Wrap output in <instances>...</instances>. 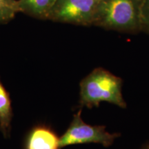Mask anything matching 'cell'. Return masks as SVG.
<instances>
[{"mask_svg":"<svg viewBox=\"0 0 149 149\" xmlns=\"http://www.w3.org/2000/svg\"><path fill=\"white\" fill-rule=\"evenodd\" d=\"M144 1V0H99L93 26L132 34L141 32Z\"/></svg>","mask_w":149,"mask_h":149,"instance_id":"6da1fadb","label":"cell"},{"mask_svg":"<svg viewBox=\"0 0 149 149\" xmlns=\"http://www.w3.org/2000/svg\"><path fill=\"white\" fill-rule=\"evenodd\" d=\"M79 106L91 109L103 102L125 109L122 95V79L102 68L94 69L79 84Z\"/></svg>","mask_w":149,"mask_h":149,"instance_id":"7a4b0ae2","label":"cell"},{"mask_svg":"<svg viewBox=\"0 0 149 149\" xmlns=\"http://www.w3.org/2000/svg\"><path fill=\"white\" fill-rule=\"evenodd\" d=\"M81 110L74 115L71 123L66 131L59 137L60 148L70 145L95 143L104 147L111 146L120 133H110L104 126H91L81 119Z\"/></svg>","mask_w":149,"mask_h":149,"instance_id":"3957f363","label":"cell"},{"mask_svg":"<svg viewBox=\"0 0 149 149\" xmlns=\"http://www.w3.org/2000/svg\"><path fill=\"white\" fill-rule=\"evenodd\" d=\"M99 0H56L48 20L91 26Z\"/></svg>","mask_w":149,"mask_h":149,"instance_id":"277c9868","label":"cell"},{"mask_svg":"<svg viewBox=\"0 0 149 149\" xmlns=\"http://www.w3.org/2000/svg\"><path fill=\"white\" fill-rule=\"evenodd\" d=\"M24 149H61L59 138L51 128L37 125L28 133Z\"/></svg>","mask_w":149,"mask_h":149,"instance_id":"5b68a950","label":"cell"},{"mask_svg":"<svg viewBox=\"0 0 149 149\" xmlns=\"http://www.w3.org/2000/svg\"><path fill=\"white\" fill-rule=\"evenodd\" d=\"M56 0H17L20 13L40 19L48 20V16Z\"/></svg>","mask_w":149,"mask_h":149,"instance_id":"8992f818","label":"cell"},{"mask_svg":"<svg viewBox=\"0 0 149 149\" xmlns=\"http://www.w3.org/2000/svg\"><path fill=\"white\" fill-rule=\"evenodd\" d=\"M13 110L10 95L0 80V130L4 136L10 135Z\"/></svg>","mask_w":149,"mask_h":149,"instance_id":"52a82bcc","label":"cell"},{"mask_svg":"<svg viewBox=\"0 0 149 149\" xmlns=\"http://www.w3.org/2000/svg\"><path fill=\"white\" fill-rule=\"evenodd\" d=\"M18 13L17 0H0V24L10 22Z\"/></svg>","mask_w":149,"mask_h":149,"instance_id":"ba28073f","label":"cell"},{"mask_svg":"<svg viewBox=\"0 0 149 149\" xmlns=\"http://www.w3.org/2000/svg\"><path fill=\"white\" fill-rule=\"evenodd\" d=\"M141 31L149 34V0H144L141 13Z\"/></svg>","mask_w":149,"mask_h":149,"instance_id":"9c48e42d","label":"cell"},{"mask_svg":"<svg viewBox=\"0 0 149 149\" xmlns=\"http://www.w3.org/2000/svg\"><path fill=\"white\" fill-rule=\"evenodd\" d=\"M140 149H149V144L143 146Z\"/></svg>","mask_w":149,"mask_h":149,"instance_id":"30bf717a","label":"cell"}]
</instances>
